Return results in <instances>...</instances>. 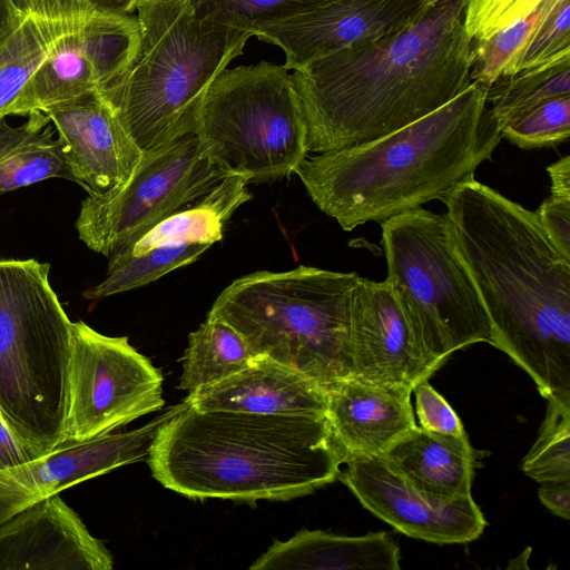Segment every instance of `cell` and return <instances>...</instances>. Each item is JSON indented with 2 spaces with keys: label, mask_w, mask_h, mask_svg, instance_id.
Masks as SVG:
<instances>
[{
  "label": "cell",
  "mask_w": 570,
  "mask_h": 570,
  "mask_svg": "<svg viewBox=\"0 0 570 570\" xmlns=\"http://www.w3.org/2000/svg\"><path fill=\"white\" fill-rule=\"evenodd\" d=\"M468 0H436L389 37L350 46L293 70L316 154L362 145L444 106L471 82Z\"/></svg>",
  "instance_id": "6da1fadb"
},
{
  "label": "cell",
  "mask_w": 570,
  "mask_h": 570,
  "mask_svg": "<svg viewBox=\"0 0 570 570\" xmlns=\"http://www.w3.org/2000/svg\"><path fill=\"white\" fill-rule=\"evenodd\" d=\"M442 202L455 250L490 320V344L522 367L543 397L570 394V259L535 212L474 176Z\"/></svg>",
  "instance_id": "7a4b0ae2"
},
{
  "label": "cell",
  "mask_w": 570,
  "mask_h": 570,
  "mask_svg": "<svg viewBox=\"0 0 570 570\" xmlns=\"http://www.w3.org/2000/svg\"><path fill=\"white\" fill-rule=\"evenodd\" d=\"M487 96L488 86L472 81L431 114L362 145L307 156L294 174L347 232L442 200L500 144Z\"/></svg>",
  "instance_id": "3957f363"
},
{
  "label": "cell",
  "mask_w": 570,
  "mask_h": 570,
  "mask_svg": "<svg viewBox=\"0 0 570 570\" xmlns=\"http://www.w3.org/2000/svg\"><path fill=\"white\" fill-rule=\"evenodd\" d=\"M346 454L325 415L199 411L188 406L157 432L153 476L196 500L286 501L338 478Z\"/></svg>",
  "instance_id": "277c9868"
},
{
  "label": "cell",
  "mask_w": 570,
  "mask_h": 570,
  "mask_svg": "<svg viewBox=\"0 0 570 570\" xmlns=\"http://www.w3.org/2000/svg\"><path fill=\"white\" fill-rule=\"evenodd\" d=\"M136 11L137 56L100 92L145 151L196 134L207 90L254 36L197 17L188 0H137Z\"/></svg>",
  "instance_id": "5b68a950"
},
{
  "label": "cell",
  "mask_w": 570,
  "mask_h": 570,
  "mask_svg": "<svg viewBox=\"0 0 570 570\" xmlns=\"http://www.w3.org/2000/svg\"><path fill=\"white\" fill-rule=\"evenodd\" d=\"M360 276L301 265L235 279L207 317L236 330L250 350L306 374L325 390L351 377L350 305Z\"/></svg>",
  "instance_id": "8992f818"
},
{
  "label": "cell",
  "mask_w": 570,
  "mask_h": 570,
  "mask_svg": "<svg viewBox=\"0 0 570 570\" xmlns=\"http://www.w3.org/2000/svg\"><path fill=\"white\" fill-rule=\"evenodd\" d=\"M49 272L33 258L0 259V415L39 455L61 443L71 344Z\"/></svg>",
  "instance_id": "52a82bcc"
},
{
  "label": "cell",
  "mask_w": 570,
  "mask_h": 570,
  "mask_svg": "<svg viewBox=\"0 0 570 570\" xmlns=\"http://www.w3.org/2000/svg\"><path fill=\"white\" fill-rule=\"evenodd\" d=\"M381 226L386 281L428 357L442 366L458 350L491 343L490 320L446 216L419 207Z\"/></svg>",
  "instance_id": "ba28073f"
},
{
  "label": "cell",
  "mask_w": 570,
  "mask_h": 570,
  "mask_svg": "<svg viewBox=\"0 0 570 570\" xmlns=\"http://www.w3.org/2000/svg\"><path fill=\"white\" fill-rule=\"evenodd\" d=\"M195 135L225 176L249 183L293 174L308 150L292 71L265 60L225 69L207 90Z\"/></svg>",
  "instance_id": "9c48e42d"
},
{
  "label": "cell",
  "mask_w": 570,
  "mask_h": 570,
  "mask_svg": "<svg viewBox=\"0 0 570 570\" xmlns=\"http://www.w3.org/2000/svg\"><path fill=\"white\" fill-rule=\"evenodd\" d=\"M225 177L195 134L145 150L124 184L82 200L76 222L79 239L109 258Z\"/></svg>",
  "instance_id": "30bf717a"
},
{
  "label": "cell",
  "mask_w": 570,
  "mask_h": 570,
  "mask_svg": "<svg viewBox=\"0 0 570 570\" xmlns=\"http://www.w3.org/2000/svg\"><path fill=\"white\" fill-rule=\"evenodd\" d=\"M163 374L127 336L71 323L67 406L59 446L85 442L160 410Z\"/></svg>",
  "instance_id": "8fae6325"
},
{
  "label": "cell",
  "mask_w": 570,
  "mask_h": 570,
  "mask_svg": "<svg viewBox=\"0 0 570 570\" xmlns=\"http://www.w3.org/2000/svg\"><path fill=\"white\" fill-rule=\"evenodd\" d=\"M436 0H331L252 28L254 37L281 48L285 67L298 70L340 49L394 35L421 18Z\"/></svg>",
  "instance_id": "7c38bea8"
},
{
  "label": "cell",
  "mask_w": 570,
  "mask_h": 570,
  "mask_svg": "<svg viewBox=\"0 0 570 570\" xmlns=\"http://www.w3.org/2000/svg\"><path fill=\"white\" fill-rule=\"evenodd\" d=\"M345 463L340 480L365 509L407 537L439 544L465 543L479 538L487 525L472 495L432 497L382 456H352Z\"/></svg>",
  "instance_id": "4fadbf2b"
},
{
  "label": "cell",
  "mask_w": 570,
  "mask_h": 570,
  "mask_svg": "<svg viewBox=\"0 0 570 570\" xmlns=\"http://www.w3.org/2000/svg\"><path fill=\"white\" fill-rule=\"evenodd\" d=\"M186 405L169 407L148 424L63 445L0 471V527L20 511L51 495L148 455L159 429Z\"/></svg>",
  "instance_id": "5bb4252c"
},
{
  "label": "cell",
  "mask_w": 570,
  "mask_h": 570,
  "mask_svg": "<svg viewBox=\"0 0 570 570\" xmlns=\"http://www.w3.org/2000/svg\"><path fill=\"white\" fill-rule=\"evenodd\" d=\"M351 377L413 389L441 366L421 348L389 282L360 277L350 305Z\"/></svg>",
  "instance_id": "9a60e30c"
},
{
  "label": "cell",
  "mask_w": 570,
  "mask_h": 570,
  "mask_svg": "<svg viewBox=\"0 0 570 570\" xmlns=\"http://www.w3.org/2000/svg\"><path fill=\"white\" fill-rule=\"evenodd\" d=\"M137 16L115 14L88 40L51 46L8 116H27L92 90H105L126 75L139 48Z\"/></svg>",
  "instance_id": "2e32d148"
},
{
  "label": "cell",
  "mask_w": 570,
  "mask_h": 570,
  "mask_svg": "<svg viewBox=\"0 0 570 570\" xmlns=\"http://www.w3.org/2000/svg\"><path fill=\"white\" fill-rule=\"evenodd\" d=\"M42 112L57 131L75 181L88 194H104L128 179L142 151L99 90Z\"/></svg>",
  "instance_id": "e0dca14e"
},
{
  "label": "cell",
  "mask_w": 570,
  "mask_h": 570,
  "mask_svg": "<svg viewBox=\"0 0 570 570\" xmlns=\"http://www.w3.org/2000/svg\"><path fill=\"white\" fill-rule=\"evenodd\" d=\"M112 556L59 494L0 527V570H110Z\"/></svg>",
  "instance_id": "ac0fdd59"
},
{
  "label": "cell",
  "mask_w": 570,
  "mask_h": 570,
  "mask_svg": "<svg viewBox=\"0 0 570 570\" xmlns=\"http://www.w3.org/2000/svg\"><path fill=\"white\" fill-rule=\"evenodd\" d=\"M411 394L405 387L354 377L326 390L325 416L346 460L382 456L416 426Z\"/></svg>",
  "instance_id": "d6986e66"
},
{
  "label": "cell",
  "mask_w": 570,
  "mask_h": 570,
  "mask_svg": "<svg viewBox=\"0 0 570 570\" xmlns=\"http://www.w3.org/2000/svg\"><path fill=\"white\" fill-rule=\"evenodd\" d=\"M184 401L199 411L325 415L326 390L296 368L258 354L245 368L190 391Z\"/></svg>",
  "instance_id": "ffe728a7"
},
{
  "label": "cell",
  "mask_w": 570,
  "mask_h": 570,
  "mask_svg": "<svg viewBox=\"0 0 570 570\" xmlns=\"http://www.w3.org/2000/svg\"><path fill=\"white\" fill-rule=\"evenodd\" d=\"M400 561V548L386 532L348 537L302 530L287 541L275 540L250 569L399 570Z\"/></svg>",
  "instance_id": "44dd1931"
},
{
  "label": "cell",
  "mask_w": 570,
  "mask_h": 570,
  "mask_svg": "<svg viewBox=\"0 0 570 570\" xmlns=\"http://www.w3.org/2000/svg\"><path fill=\"white\" fill-rule=\"evenodd\" d=\"M382 458L432 497L452 500L472 495L474 453L466 433L443 434L416 425Z\"/></svg>",
  "instance_id": "7402d4cb"
},
{
  "label": "cell",
  "mask_w": 570,
  "mask_h": 570,
  "mask_svg": "<svg viewBox=\"0 0 570 570\" xmlns=\"http://www.w3.org/2000/svg\"><path fill=\"white\" fill-rule=\"evenodd\" d=\"M247 181L238 176H226L200 202L163 219L128 247L111 255L121 259L144 254L170 243L210 244L223 237L225 223L233 213L250 199Z\"/></svg>",
  "instance_id": "603a6c76"
},
{
  "label": "cell",
  "mask_w": 570,
  "mask_h": 570,
  "mask_svg": "<svg viewBox=\"0 0 570 570\" xmlns=\"http://www.w3.org/2000/svg\"><path fill=\"white\" fill-rule=\"evenodd\" d=\"M20 126L0 116V194L50 178L75 181L49 118L32 111Z\"/></svg>",
  "instance_id": "cb8c5ba5"
},
{
  "label": "cell",
  "mask_w": 570,
  "mask_h": 570,
  "mask_svg": "<svg viewBox=\"0 0 570 570\" xmlns=\"http://www.w3.org/2000/svg\"><path fill=\"white\" fill-rule=\"evenodd\" d=\"M256 354L227 323L208 318L189 334L179 389L194 391L248 366Z\"/></svg>",
  "instance_id": "d4e9b609"
},
{
  "label": "cell",
  "mask_w": 570,
  "mask_h": 570,
  "mask_svg": "<svg viewBox=\"0 0 570 570\" xmlns=\"http://www.w3.org/2000/svg\"><path fill=\"white\" fill-rule=\"evenodd\" d=\"M570 95V59L519 70L488 87V105L500 130L541 104Z\"/></svg>",
  "instance_id": "484cf974"
},
{
  "label": "cell",
  "mask_w": 570,
  "mask_h": 570,
  "mask_svg": "<svg viewBox=\"0 0 570 570\" xmlns=\"http://www.w3.org/2000/svg\"><path fill=\"white\" fill-rule=\"evenodd\" d=\"M210 244L170 243L144 254L121 259H109L105 279L88 288L83 296L102 299L157 281L179 267L194 263Z\"/></svg>",
  "instance_id": "4316f807"
},
{
  "label": "cell",
  "mask_w": 570,
  "mask_h": 570,
  "mask_svg": "<svg viewBox=\"0 0 570 570\" xmlns=\"http://www.w3.org/2000/svg\"><path fill=\"white\" fill-rule=\"evenodd\" d=\"M48 51L47 28L24 12L12 29L0 36V116H8L10 106Z\"/></svg>",
  "instance_id": "83f0119b"
},
{
  "label": "cell",
  "mask_w": 570,
  "mask_h": 570,
  "mask_svg": "<svg viewBox=\"0 0 570 570\" xmlns=\"http://www.w3.org/2000/svg\"><path fill=\"white\" fill-rule=\"evenodd\" d=\"M547 400L546 419L522 470L540 483L570 481V394Z\"/></svg>",
  "instance_id": "f1b7e54d"
},
{
  "label": "cell",
  "mask_w": 570,
  "mask_h": 570,
  "mask_svg": "<svg viewBox=\"0 0 570 570\" xmlns=\"http://www.w3.org/2000/svg\"><path fill=\"white\" fill-rule=\"evenodd\" d=\"M554 0L542 2L527 17L515 20L491 37L472 41L471 80L485 86L512 75L542 16Z\"/></svg>",
  "instance_id": "f546056e"
},
{
  "label": "cell",
  "mask_w": 570,
  "mask_h": 570,
  "mask_svg": "<svg viewBox=\"0 0 570 570\" xmlns=\"http://www.w3.org/2000/svg\"><path fill=\"white\" fill-rule=\"evenodd\" d=\"M197 17L250 31L261 22L285 18L331 0H188Z\"/></svg>",
  "instance_id": "4dcf8cb0"
},
{
  "label": "cell",
  "mask_w": 570,
  "mask_h": 570,
  "mask_svg": "<svg viewBox=\"0 0 570 570\" xmlns=\"http://www.w3.org/2000/svg\"><path fill=\"white\" fill-rule=\"evenodd\" d=\"M500 131L501 137L523 149L567 141L570 137V95L541 104Z\"/></svg>",
  "instance_id": "1f68e13d"
},
{
  "label": "cell",
  "mask_w": 570,
  "mask_h": 570,
  "mask_svg": "<svg viewBox=\"0 0 570 570\" xmlns=\"http://www.w3.org/2000/svg\"><path fill=\"white\" fill-rule=\"evenodd\" d=\"M564 59H570V0H554L537 26L514 72Z\"/></svg>",
  "instance_id": "d6a6232c"
},
{
  "label": "cell",
  "mask_w": 570,
  "mask_h": 570,
  "mask_svg": "<svg viewBox=\"0 0 570 570\" xmlns=\"http://www.w3.org/2000/svg\"><path fill=\"white\" fill-rule=\"evenodd\" d=\"M547 171L551 194L535 214L552 244L570 259V156L549 165Z\"/></svg>",
  "instance_id": "836d02e7"
},
{
  "label": "cell",
  "mask_w": 570,
  "mask_h": 570,
  "mask_svg": "<svg viewBox=\"0 0 570 570\" xmlns=\"http://www.w3.org/2000/svg\"><path fill=\"white\" fill-rule=\"evenodd\" d=\"M542 0H468L464 24L472 41L491 37L530 14Z\"/></svg>",
  "instance_id": "e575fe53"
},
{
  "label": "cell",
  "mask_w": 570,
  "mask_h": 570,
  "mask_svg": "<svg viewBox=\"0 0 570 570\" xmlns=\"http://www.w3.org/2000/svg\"><path fill=\"white\" fill-rule=\"evenodd\" d=\"M412 392L415 395V410L421 428L443 434H465L454 410L428 381L419 383Z\"/></svg>",
  "instance_id": "d590c367"
},
{
  "label": "cell",
  "mask_w": 570,
  "mask_h": 570,
  "mask_svg": "<svg viewBox=\"0 0 570 570\" xmlns=\"http://www.w3.org/2000/svg\"><path fill=\"white\" fill-rule=\"evenodd\" d=\"M37 456L39 453L24 443L0 415V471Z\"/></svg>",
  "instance_id": "8d00e7d4"
},
{
  "label": "cell",
  "mask_w": 570,
  "mask_h": 570,
  "mask_svg": "<svg viewBox=\"0 0 570 570\" xmlns=\"http://www.w3.org/2000/svg\"><path fill=\"white\" fill-rule=\"evenodd\" d=\"M539 490L541 502L556 515L570 518V481L543 483Z\"/></svg>",
  "instance_id": "74e56055"
},
{
  "label": "cell",
  "mask_w": 570,
  "mask_h": 570,
  "mask_svg": "<svg viewBox=\"0 0 570 570\" xmlns=\"http://www.w3.org/2000/svg\"><path fill=\"white\" fill-rule=\"evenodd\" d=\"M23 17L13 0H0V36L12 29Z\"/></svg>",
  "instance_id": "f35d334b"
},
{
  "label": "cell",
  "mask_w": 570,
  "mask_h": 570,
  "mask_svg": "<svg viewBox=\"0 0 570 570\" xmlns=\"http://www.w3.org/2000/svg\"><path fill=\"white\" fill-rule=\"evenodd\" d=\"M94 7L110 13L131 14L136 10L137 0H86Z\"/></svg>",
  "instance_id": "ab89813d"
}]
</instances>
